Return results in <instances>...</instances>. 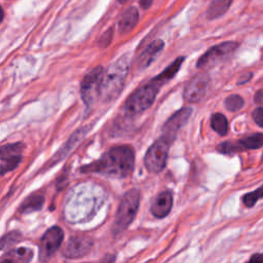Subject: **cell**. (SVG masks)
Here are the masks:
<instances>
[{
	"label": "cell",
	"mask_w": 263,
	"mask_h": 263,
	"mask_svg": "<svg viewBox=\"0 0 263 263\" xmlns=\"http://www.w3.org/2000/svg\"><path fill=\"white\" fill-rule=\"evenodd\" d=\"M135 162L134 150L129 146H116L108 150L100 159L81 168L86 173H98L108 177H127Z\"/></svg>",
	"instance_id": "6da1fadb"
},
{
	"label": "cell",
	"mask_w": 263,
	"mask_h": 263,
	"mask_svg": "<svg viewBox=\"0 0 263 263\" xmlns=\"http://www.w3.org/2000/svg\"><path fill=\"white\" fill-rule=\"evenodd\" d=\"M129 67V55L123 54L104 72L101 96L104 101L114 100L121 91Z\"/></svg>",
	"instance_id": "7a4b0ae2"
},
{
	"label": "cell",
	"mask_w": 263,
	"mask_h": 263,
	"mask_svg": "<svg viewBox=\"0 0 263 263\" xmlns=\"http://www.w3.org/2000/svg\"><path fill=\"white\" fill-rule=\"evenodd\" d=\"M139 203L140 193L137 189H132L123 195L119 203L112 228L114 234L121 233L129 226L134 218L136 217Z\"/></svg>",
	"instance_id": "3957f363"
},
{
	"label": "cell",
	"mask_w": 263,
	"mask_h": 263,
	"mask_svg": "<svg viewBox=\"0 0 263 263\" xmlns=\"http://www.w3.org/2000/svg\"><path fill=\"white\" fill-rule=\"evenodd\" d=\"M154 82L150 81L145 85L137 88L126 100L124 105V111L127 115L134 116L147 110L154 102L156 95L159 90Z\"/></svg>",
	"instance_id": "277c9868"
},
{
	"label": "cell",
	"mask_w": 263,
	"mask_h": 263,
	"mask_svg": "<svg viewBox=\"0 0 263 263\" xmlns=\"http://www.w3.org/2000/svg\"><path fill=\"white\" fill-rule=\"evenodd\" d=\"M173 140L162 136L147 150L144 157L146 168L153 174H157L163 170L166 163L170 146Z\"/></svg>",
	"instance_id": "5b68a950"
},
{
	"label": "cell",
	"mask_w": 263,
	"mask_h": 263,
	"mask_svg": "<svg viewBox=\"0 0 263 263\" xmlns=\"http://www.w3.org/2000/svg\"><path fill=\"white\" fill-rule=\"evenodd\" d=\"M104 68L96 67L88 72L81 82V98L86 105H91L101 96Z\"/></svg>",
	"instance_id": "8992f818"
},
{
	"label": "cell",
	"mask_w": 263,
	"mask_h": 263,
	"mask_svg": "<svg viewBox=\"0 0 263 263\" xmlns=\"http://www.w3.org/2000/svg\"><path fill=\"white\" fill-rule=\"evenodd\" d=\"M23 143H11L0 147V175L12 171L22 160Z\"/></svg>",
	"instance_id": "52a82bcc"
},
{
	"label": "cell",
	"mask_w": 263,
	"mask_h": 263,
	"mask_svg": "<svg viewBox=\"0 0 263 263\" xmlns=\"http://www.w3.org/2000/svg\"><path fill=\"white\" fill-rule=\"evenodd\" d=\"M64 238V232L61 227L53 226L45 231L40 241V259L45 261L51 257L60 248Z\"/></svg>",
	"instance_id": "ba28073f"
},
{
	"label": "cell",
	"mask_w": 263,
	"mask_h": 263,
	"mask_svg": "<svg viewBox=\"0 0 263 263\" xmlns=\"http://www.w3.org/2000/svg\"><path fill=\"white\" fill-rule=\"evenodd\" d=\"M209 85V78L204 74L192 77L184 87V99L189 103L199 102L205 95Z\"/></svg>",
	"instance_id": "9c48e42d"
},
{
	"label": "cell",
	"mask_w": 263,
	"mask_h": 263,
	"mask_svg": "<svg viewBox=\"0 0 263 263\" xmlns=\"http://www.w3.org/2000/svg\"><path fill=\"white\" fill-rule=\"evenodd\" d=\"M237 47V43L233 41H227L223 42L219 45H215L211 47L208 51L204 52L203 55H201L197 61V67L203 68L212 63H215L217 60L229 54Z\"/></svg>",
	"instance_id": "30bf717a"
},
{
	"label": "cell",
	"mask_w": 263,
	"mask_h": 263,
	"mask_svg": "<svg viewBox=\"0 0 263 263\" xmlns=\"http://www.w3.org/2000/svg\"><path fill=\"white\" fill-rule=\"evenodd\" d=\"M92 247V240L86 236H73L69 239L63 250V255L70 259H76L85 256Z\"/></svg>",
	"instance_id": "8fae6325"
},
{
	"label": "cell",
	"mask_w": 263,
	"mask_h": 263,
	"mask_svg": "<svg viewBox=\"0 0 263 263\" xmlns=\"http://www.w3.org/2000/svg\"><path fill=\"white\" fill-rule=\"evenodd\" d=\"M191 112H192L191 108H182L181 110L173 114L163 125L162 136H165L168 139L174 140L176 133L181 128L183 124H185V122L190 117Z\"/></svg>",
	"instance_id": "7c38bea8"
},
{
	"label": "cell",
	"mask_w": 263,
	"mask_h": 263,
	"mask_svg": "<svg viewBox=\"0 0 263 263\" xmlns=\"http://www.w3.org/2000/svg\"><path fill=\"white\" fill-rule=\"evenodd\" d=\"M172 205H173L172 194L168 191L161 192L154 199L151 206V213L156 218H163L171 212Z\"/></svg>",
	"instance_id": "4fadbf2b"
},
{
	"label": "cell",
	"mask_w": 263,
	"mask_h": 263,
	"mask_svg": "<svg viewBox=\"0 0 263 263\" xmlns=\"http://www.w3.org/2000/svg\"><path fill=\"white\" fill-rule=\"evenodd\" d=\"M163 41L162 40H154L151 42L145 50L140 54L138 59V68L139 69H145L147 68L159 54V52L163 48Z\"/></svg>",
	"instance_id": "5bb4252c"
},
{
	"label": "cell",
	"mask_w": 263,
	"mask_h": 263,
	"mask_svg": "<svg viewBox=\"0 0 263 263\" xmlns=\"http://www.w3.org/2000/svg\"><path fill=\"white\" fill-rule=\"evenodd\" d=\"M33 257V251L29 248H20L6 253L0 263H29Z\"/></svg>",
	"instance_id": "9a60e30c"
},
{
	"label": "cell",
	"mask_w": 263,
	"mask_h": 263,
	"mask_svg": "<svg viewBox=\"0 0 263 263\" xmlns=\"http://www.w3.org/2000/svg\"><path fill=\"white\" fill-rule=\"evenodd\" d=\"M139 20V12L136 7H129L127 8L122 15L120 16V20L118 22V28L120 34H126L130 32L135 26L137 25Z\"/></svg>",
	"instance_id": "2e32d148"
},
{
	"label": "cell",
	"mask_w": 263,
	"mask_h": 263,
	"mask_svg": "<svg viewBox=\"0 0 263 263\" xmlns=\"http://www.w3.org/2000/svg\"><path fill=\"white\" fill-rule=\"evenodd\" d=\"M184 61V58L183 57H180L178 59H176L168 67H166L164 69L163 72H161L159 75H157L154 79H152L151 81L154 82L157 86H161L163 83H165L166 81H168L170 79H172L176 74L177 72L179 71L182 63Z\"/></svg>",
	"instance_id": "e0dca14e"
},
{
	"label": "cell",
	"mask_w": 263,
	"mask_h": 263,
	"mask_svg": "<svg viewBox=\"0 0 263 263\" xmlns=\"http://www.w3.org/2000/svg\"><path fill=\"white\" fill-rule=\"evenodd\" d=\"M232 0H213L206 10V17L215 20L223 15L229 8Z\"/></svg>",
	"instance_id": "ac0fdd59"
},
{
	"label": "cell",
	"mask_w": 263,
	"mask_h": 263,
	"mask_svg": "<svg viewBox=\"0 0 263 263\" xmlns=\"http://www.w3.org/2000/svg\"><path fill=\"white\" fill-rule=\"evenodd\" d=\"M44 203V197L39 194H33L30 195L26 200L23 201L20 208V212L25 214V213H30L34 211H38L42 208Z\"/></svg>",
	"instance_id": "d6986e66"
},
{
	"label": "cell",
	"mask_w": 263,
	"mask_h": 263,
	"mask_svg": "<svg viewBox=\"0 0 263 263\" xmlns=\"http://www.w3.org/2000/svg\"><path fill=\"white\" fill-rule=\"evenodd\" d=\"M238 143L242 150L261 148L263 146V134H253L238 140Z\"/></svg>",
	"instance_id": "ffe728a7"
},
{
	"label": "cell",
	"mask_w": 263,
	"mask_h": 263,
	"mask_svg": "<svg viewBox=\"0 0 263 263\" xmlns=\"http://www.w3.org/2000/svg\"><path fill=\"white\" fill-rule=\"evenodd\" d=\"M211 125L213 129L220 136H225L228 133V121L221 113H216L212 116Z\"/></svg>",
	"instance_id": "44dd1931"
},
{
	"label": "cell",
	"mask_w": 263,
	"mask_h": 263,
	"mask_svg": "<svg viewBox=\"0 0 263 263\" xmlns=\"http://www.w3.org/2000/svg\"><path fill=\"white\" fill-rule=\"evenodd\" d=\"M81 132H82V129H80V130H78V132H76L75 134H73L72 135V137L69 139V141H68V143L54 155V157L52 158V160L54 161V162H57V161H60L61 159H63L68 153H69V151L71 150V148L78 142V140L84 135V132L81 134Z\"/></svg>",
	"instance_id": "7402d4cb"
},
{
	"label": "cell",
	"mask_w": 263,
	"mask_h": 263,
	"mask_svg": "<svg viewBox=\"0 0 263 263\" xmlns=\"http://www.w3.org/2000/svg\"><path fill=\"white\" fill-rule=\"evenodd\" d=\"M21 238H22V234L18 231H11L7 233L0 239V250L8 249L9 247L18 242Z\"/></svg>",
	"instance_id": "603a6c76"
},
{
	"label": "cell",
	"mask_w": 263,
	"mask_h": 263,
	"mask_svg": "<svg viewBox=\"0 0 263 263\" xmlns=\"http://www.w3.org/2000/svg\"><path fill=\"white\" fill-rule=\"evenodd\" d=\"M243 106V100L238 95H231L225 100V107L231 112L238 111Z\"/></svg>",
	"instance_id": "cb8c5ba5"
},
{
	"label": "cell",
	"mask_w": 263,
	"mask_h": 263,
	"mask_svg": "<svg viewBox=\"0 0 263 263\" xmlns=\"http://www.w3.org/2000/svg\"><path fill=\"white\" fill-rule=\"evenodd\" d=\"M217 150L221 153H224V154H231V153L242 151V148L240 147L238 141H235V142L234 141H227V142L221 143L217 147Z\"/></svg>",
	"instance_id": "d4e9b609"
},
{
	"label": "cell",
	"mask_w": 263,
	"mask_h": 263,
	"mask_svg": "<svg viewBox=\"0 0 263 263\" xmlns=\"http://www.w3.org/2000/svg\"><path fill=\"white\" fill-rule=\"evenodd\" d=\"M263 197V186L258 188L257 190L253 191V192H250L246 195L242 196V201L245 203V205L247 206H253L260 198Z\"/></svg>",
	"instance_id": "484cf974"
},
{
	"label": "cell",
	"mask_w": 263,
	"mask_h": 263,
	"mask_svg": "<svg viewBox=\"0 0 263 263\" xmlns=\"http://www.w3.org/2000/svg\"><path fill=\"white\" fill-rule=\"evenodd\" d=\"M252 117L254 119V121L260 126L263 127V108L259 107L256 108L253 113H252Z\"/></svg>",
	"instance_id": "4316f807"
},
{
	"label": "cell",
	"mask_w": 263,
	"mask_h": 263,
	"mask_svg": "<svg viewBox=\"0 0 263 263\" xmlns=\"http://www.w3.org/2000/svg\"><path fill=\"white\" fill-rule=\"evenodd\" d=\"M247 263H263V254H254Z\"/></svg>",
	"instance_id": "83f0119b"
},
{
	"label": "cell",
	"mask_w": 263,
	"mask_h": 263,
	"mask_svg": "<svg viewBox=\"0 0 263 263\" xmlns=\"http://www.w3.org/2000/svg\"><path fill=\"white\" fill-rule=\"evenodd\" d=\"M152 2H153V0H140V5L142 8L148 9L151 6Z\"/></svg>",
	"instance_id": "f1b7e54d"
},
{
	"label": "cell",
	"mask_w": 263,
	"mask_h": 263,
	"mask_svg": "<svg viewBox=\"0 0 263 263\" xmlns=\"http://www.w3.org/2000/svg\"><path fill=\"white\" fill-rule=\"evenodd\" d=\"M114 260L115 257L113 255H108L101 261V263H114Z\"/></svg>",
	"instance_id": "f546056e"
},
{
	"label": "cell",
	"mask_w": 263,
	"mask_h": 263,
	"mask_svg": "<svg viewBox=\"0 0 263 263\" xmlns=\"http://www.w3.org/2000/svg\"><path fill=\"white\" fill-rule=\"evenodd\" d=\"M3 17H4V11H3L2 6L0 5V23L3 21Z\"/></svg>",
	"instance_id": "4dcf8cb0"
},
{
	"label": "cell",
	"mask_w": 263,
	"mask_h": 263,
	"mask_svg": "<svg viewBox=\"0 0 263 263\" xmlns=\"http://www.w3.org/2000/svg\"><path fill=\"white\" fill-rule=\"evenodd\" d=\"M127 0H118V2L119 3H121V4H123V3H125Z\"/></svg>",
	"instance_id": "1f68e13d"
}]
</instances>
